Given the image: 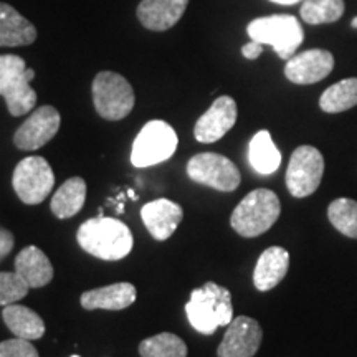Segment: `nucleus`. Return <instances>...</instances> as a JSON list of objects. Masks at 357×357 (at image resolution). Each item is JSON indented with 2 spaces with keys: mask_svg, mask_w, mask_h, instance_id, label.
Here are the masks:
<instances>
[{
  "mask_svg": "<svg viewBox=\"0 0 357 357\" xmlns=\"http://www.w3.org/2000/svg\"><path fill=\"white\" fill-rule=\"evenodd\" d=\"M78 245L89 255L106 261H118L132 250V234L118 218L96 217L79 225Z\"/></svg>",
  "mask_w": 357,
  "mask_h": 357,
  "instance_id": "obj_1",
  "label": "nucleus"
},
{
  "mask_svg": "<svg viewBox=\"0 0 357 357\" xmlns=\"http://www.w3.org/2000/svg\"><path fill=\"white\" fill-rule=\"evenodd\" d=\"M185 314L192 328L200 334H213L220 326H229L234 319L231 294L225 287L207 281L190 293Z\"/></svg>",
  "mask_w": 357,
  "mask_h": 357,
  "instance_id": "obj_2",
  "label": "nucleus"
},
{
  "mask_svg": "<svg viewBox=\"0 0 357 357\" xmlns=\"http://www.w3.org/2000/svg\"><path fill=\"white\" fill-rule=\"evenodd\" d=\"M280 213L278 195L270 189H255L236 205L230 217V225L245 238H255L275 225Z\"/></svg>",
  "mask_w": 357,
  "mask_h": 357,
  "instance_id": "obj_3",
  "label": "nucleus"
},
{
  "mask_svg": "<svg viewBox=\"0 0 357 357\" xmlns=\"http://www.w3.org/2000/svg\"><path fill=\"white\" fill-rule=\"evenodd\" d=\"M35 71L26 68L17 55H0V96L7 102L8 113L15 118L30 113L37 105V93L30 86Z\"/></svg>",
  "mask_w": 357,
  "mask_h": 357,
  "instance_id": "obj_4",
  "label": "nucleus"
},
{
  "mask_svg": "<svg viewBox=\"0 0 357 357\" xmlns=\"http://www.w3.org/2000/svg\"><path fill=\"white\" fill-rule=\"evenodd\" d=\"M247 33L258 43L270 45L281 60H289L305 42V30L293 15L260 17L250 22Z\"/></svg>",
  "mask_w": 357,
  "mask_h": 357,
  "instance_id": "obj_5",
  "label": "nucleus"
},
{
  "mask_svg": "<svg viewBox=\"0 0 357 357\" xmlns=\"http://www.w3.org/2000/svg\"><path fill=\"white\" fill-rule=\"evenodd\" d=\"M93 102L96 113L108 121H121L136 102L131 83L114 71H101L93 79Z\"/></svg>",
  "mask_w": 357,
  "mask_h": 357,
  "instance_id": "obj_6",
  "label": "nucleus"
},
{
  "mask_svg": "<svg viewBox=\"0 0 357 357\" xmlns=\"http://www.w3.org/2000/svg\"><path fill=\"white\" fill-rule=\"evenodd\" d=\"M178 144L177 134L171 124L160 119L146 123L136 136L131 151L134 167H149L171 159Z\"/></svg>",
  "mask_w": 357,
  "mask_h": 357,
  "instance_id": "obj_7",
  "label": "nucleus"
},
{
  "mask_svg": "<svg viewBox=\"0 0 357 357\" xmlns=\"http://www.w3.org/2000/svg\"><path fill=\"white\" fill-rule=\"evenodd\" d=\"M12 185L22 202L26 205H38L52 192L55 185V176L47 159L40 155H30L17 164Z\"/></svg>",
  "mask_w": 357,
  "mask_h": 357,
  "instance_id": "obj_8",
  "label": "nucleus"
},
{
  "mask_svg": "<svg viewBox=\"0 0 357 357\" xmlns=\"http://www.w3.org/2000/svg\"><path fill=\"white\" fill-rule=\"evenodd\" d=\"M324 158L316 147L300 146L293 151L287 169V187L296 199L310 197L321 185Z\"/></svg>",
  "mask_w": 357,
  "mask_h": 357,
  "instance_id": "obj_9",
  "label": "nucleus"
},
{
  "mask_svg": "<svg viewBox=\"0 0 357 357\" xmlns=\"http://www.w3.org/2000/svg\"><path fill=\"white\" fill-rule=\"evenodd\" d=\"M187 176L197 184L220 192H234L242 182L238 167L225 155L200 153L187 162Z\"/></svg>",
  "mask_w": 357,
  "mask_h": 357,
  "instance_id": "obj_10",
  "label": "nucleus"
},
{
  "mask_svg": "<svg viewBox=\"0 0 357 357\" xmlns=\"http://www.w3.org/2000/svg\"><path fill=\"white\" fill-rule=\"evenodd\" d=\"M60 124L61 116L53 106H40L17 129L15 136H13V144L22 151L40 149L56 136Z\"/></svg>",
  "mask_w": 357,
  "mask_h": 357,
  "instance_id": "obj_11",
  "label": "nucleus"
},
{
  "mask_svg": "<svg viewBox=\"0 0 357 357\" xmlns=\"http://www.w3.org/2000/svg\"><path fill=\"white\" fill-rule=\"evenodd\" d=\"M263 341L261 326L257 319L248 316H238L231 319L227 328L220 346L217 349L218 357H253L260 349Z\"/></svg>",
  "mask_w": 357,
  "mask_h": 357,
  "instance_id": "obj_12",
  "label": "nucleus"
},
{
  "mask_svg": "<svg viewBox=\"0 0 357 357\" xmlns=\"http://www.w3.org/2000/svg\"><path fill=\"white\" fill-rule=\"evenodd\" d=\"M236 116H238V109H236L234 98L218 96L212 102L211 108L205 111L195 123V139L204 144H212V142L222 139L235 126Z\"/></svg>",
  "mask_w": 357,
  "mask_h": 357,
  "instance_id": "obj_13",
  "label": "nucleus"
},
{
  "mask_svg": "<svg viewBox=\"0 0 357 357\" xmlns=\"http://www.w3.org/2000/svg\"><path fill=\"white\" fill-rule=\"evenodd\" d=\"M334 56L323 48H312L294 55L287 60L284 77L294 84H312L331 75Z\"/></svg>",
  "mask_w": 357,
  "mask_h": 357,
  "instance_id": "obj_14",
  "label": "nucleus"
},
{
  "mask_svg": "<svg viewBox=\"0 0 357 357\" xmlns=\"http://www.w3.org/2000/svg\"><path fill=\"white\" fill-rule=\"evenodd\" d=\"M141 218L147 231L159 242L171 238L184 218V211L169 199H158L141 208Z\"/></svg>",
  "mask_w": 357,
  "mask_h": 357,
  "instance_id": "obj_15",
  "label": "nucleus"
},
{
  "mask_svg": "<svg viewBox=\"0 0 357 357\" xmlns=\"http://www.w3.org/2000/svg\"><path fill=\"white\" fill-rule=\"evenodd\" d=\"M189 0H141L137 20L151 32H166L184 15Z\"/></svg>",
  "mask_w": 357,
  "mask_h": 357,
  "instance_id": "obj_16",
  "label": "nucleus"
},
{
  "mask_svg": "<svg viewBox=\"0 0 357 357\" xmlns=\"http://www.w3.org/2000/svg\"><path fill=\"white\" fill-rule=\"evenodd\" d=\"M136 287L124 281V283H114L109 287L84 291L79 298V303L86 311H121L131 306L136 301Z\"/></svg>",
  "mask_w": 357,
  "mask_h": 357,
  "instance_id": "obj_17",
  "label": "nucleus"
},
{
  "mask_svg": "<svg viewBox=\"0 0 357 357\" xmlns=\"http://www.w3.org/2000/svg\"><path fill=\"white\" fill-rule=\"evenodd\" d=\"M289 253L283 247H270L258 258L253 271V284L258 291H270L278 287L288 273Z\"/></svg>",
  "mask_w": 357,
  "mask_h": 357,
  "instance_id": "obj_18",
  "label": "nucleus"
},
{
  "mask_svg": "<svg viewBox=\"0 0 357 357\" xmlns=\"http://www.w3.org/2000/svg\"><path fill=\"white\" fill-rule=\"evenodd\" d=\"M37 40V29L12 6L0 2V47H26Z\"/></svg>",
  "mask_w": 357,
  "mask_h": 357,
  "instance_id": "obj_19",
  "label": "nucleus"
},
{
  "mask_svg": "<svg viewBox=\"0 0 357 357\" xmlns=\"http://www.w3.org/2000/svg\"><path fill=\"white\" fill-rule=\"evenodd\" d=\"M15 273L22 276L30 288H42L53 280V266L42 250L30 245L17 255Z\"/></svg>",
  "mask_w": 357,
  "mask_h": 357,
  "instance_id": "obj_20",
  "label": "nucleus"
},
{
  "mask_svg": "<svg viewBox=\"0 0 357 357\" xmlns=\"http://www.w3.org/2000/svg\"><path fill=\"white\" fill-rule=\"evenodd\" d=\"M2 318L7 328L15 334V337L26 339V341H37V339L43 337V319L30 307L13 303V305L3 307Z\"/></svg>",
  "mask_w": 357,
  "mask_h": 357,
  "instance_id": "obj_21",
  "label": "nucleus"
},
{
  "mask_svg": "<svg viewBox=\"0 0 357 357\" xmlns=\"http://www.w3.org/2000/svg\"><path fill=\"white\" fill-rule=\"evenodd\" d=\"M248 160L253 171L261 176H270L281 166V153L275 146L271 134L263 129L252 137L248 146Z\"/></svg>",
  "mask_w": 357,
  "mask_h": 357,
  "instance_id": "obj_22",
  "label": "nucleus"
},
{
  "mask_svg": "<svg viewBox=\"0 0 357 357\" xmlns=\"http://www.w3.org/2000/svg\"><path fill=\"white\" fill-rule=\"evenodd\" d=\"M84 200H86V182L82 177H71L55 192L50 208L58 218H70L82 211Z\"/></svg>",
  "mask_w": 357,
  "mask_h": 357,
  "instance_id": "obj_23",
  "label": "nucleus"
},
{
  "mask_svg": "<svg viewBox=\"0 0 357 357\" xmlns=\"http://www.w3.org/2000/svg\"><path fill=\"white\" fill-rule=\"evenodd\" d=\"M357 106V78H346L329 86L319 98L324 113L336 114Z\"/></svg>",
  "mask_w": 357,
  "mask_h": 357,
  "instance_id": "obj_24",
  "label": "nucleus"
},
{
  "mask_svg": "<svg viewBox=\"0 0 357 357\" xmlns=\"http://www.w3.org/2000/svg\"><path fill=\"white\" fill-rule=\"evenodd\" d=\"M344 8V0H305L300 13L305 24L323 25L337 22Z\"/></svg>",
  "mask_w": 357,
  "mask_h": 357,
  "instance_id": "obj_25",
  "label": "nucleus"
},
{
  "mask_svg": "<svg viewBox=\"0 0 357 357\" xmlns=\"http://www.w3.org/2000/svg\"><path fill=\"white\" fill-rule=\"evenodd\" d=\"M141 357H187V344L177 334L160 333L139 344Z\"/></svg>",
  "mask_w": 357,
  "mask_h": 357,
  "instance_id": "obj_26",
  "label": "nucleus"
},
{
  "mask_svg": "<svg viewBox=\"0 0 357 357\" xmlns=\"http://www.w3.org/2000/svg\"><path fill=\"white\" fill-rule=\"evenodd\" d=\"M328 218L342 235L357 240V202L352 199H336L329 204Z\"/></svg>",
  "mask_w": 357,
  "mask_h": 357,
  "instance_id": "obj_27",
  "label": "nucleus"
},
{
  "mask_svg": "<svg viewBox=\"0 0 357 357\" xmlns=\"http://www.w3.org/2000/svg\"><path fill=\"white\" fill-rule=\"evenodd\" d=\"M29 289V284L15 271H0V306H8L24 300Z\"/></svg>",
  "mask_w": 357,
  "mask_h": 357,
  "instance_id": "obj_28",
  "label": "nucleus"
},
{
  "mask_svg": "<svg viewBox=\"0 0 357 357\" xmlns=\"http://www.w3.org/2000/svg\"><path fill=\"white\" fill-rule=\"evenodd\" d=\"M0 357H40L38 351L26 339L13 337L0 342Z\"/></svg>",
  "mask_w": 357,
  "mask_h": 357,
  "instance_id": "obj_29",
  "label": "nucleus"
},
{
  "mask_svg": "<svg viewBox=\"0 0 357 357\" xmlns=\"http://www.w3.org/2000/svg\"><path fill=\"white\" fill-rule=\"evenodd\" d=\"M13 242H15V240H13V235L10 231L0 227V261L12 252Z\"/></svg>",
  "mask_w": 357,
  "mask_h": 357,
  "instance_id": "obj_30",
  "label": "nucleus"
},
{
  "mask_svg": "<svg viewBox=\"0 0 357 357\" xmlns=\"http://www.w3.org/2000/svg\"><path fill=\"white\" fill-rule=\"evenodd\" d=\"M242 53H243V56L247 58V60H257V58L263 53V45L255 42V40H252L250 43L243 45Z\"/></svg>",
  "mask_w": 357,
  "mask_h": 357,
  "instance_id": "obj_31",
  "label": "nucleus"
},
{
  "mask_svg": "<svg viewBox=\"0 0 357 357\" xmlns=\"http://www.w3.org/2000/svg\"><path fill=\"white\" fill-rule=\"evenodd\" d=\"M270 2L278 3V6H296V3L305 2V0H270Z\"/></svg>",
  "mask_w": 357,
  "mask_h": 357,
  "instance_id": "obj_32",
  "label": "nucleus"
},
{
  "mask_svg": "<svg viewBox=\"0 0 357 357\" xmlns=\"http://www.w3.org/2000/svg\"><path fill=\"white\" fill-rule=\"evenodd\" d=\"M351 25H352V26H354V29H357V17H356V19H352V22H351Z\"/></svg>",
  "mask_w": 357,
  "mask_h": 357,
  "instance_id": "obj_33",
  "label": "nucleus"
},
{
  "mask_svg": "<svg viewBox=\"0 0 357 357\" xmlns=\"http://www.w3.org/2000/svg\"><path fill=\"white\" fill-rule=\"evenodd\" d=\"M71 357H79V356H71Z\"/></svg>",
  "mask_w": 357,
  "mask_h": 357,
  "instance_id": "obj_34",
  "label": "nucleus"
}]
</instances>
